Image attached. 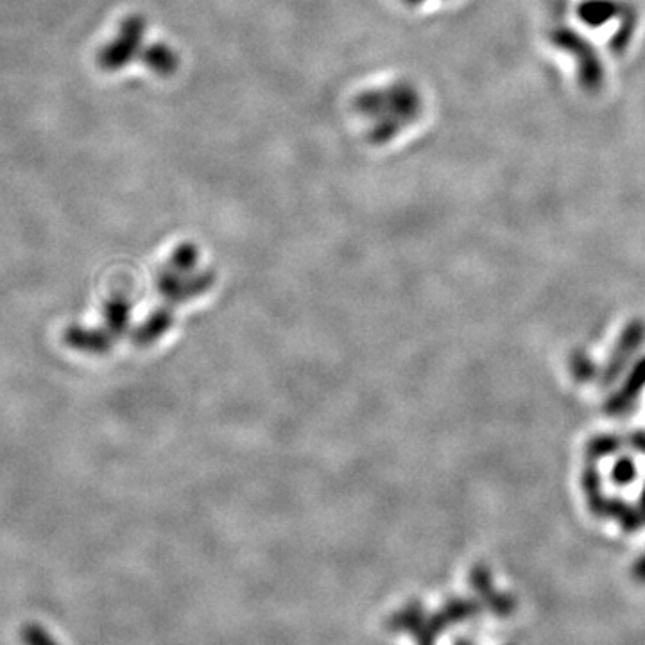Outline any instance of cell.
Wrapping results in <instances>:
<instances>
[{
	"instance_id": "3957f363",
	"label": "cell",
	"mask_w": 645,
	"mask_h": 645,
	"mask_svg": "<svg viewBox=\"0 0 645 645\" xmlns=\"http://www.w3.org/2000/svg\"><path fill=\"white\" fill-rule=\"evenodd\" d=\"M633 576L637 577L640 583H645V556L644 558H640V561L635 565Z\"/></svg>"
},
{
	"instance_id": "277c9868",
	"label": "cell",
	"mask_w": 645,
	"mask_h": 645,
	"mask_svg": "<svg viewBox=\"0 0 645 645\" xmlns=\"http://www.w3.org/2000/svg\"><path fill=\"white\" fill-rule=\"evenodd\" d=\"M457 645H473V644L472 642H470V640H459V642H457Z\"/></svg>"
},
{
	"instance_id": "7a4b0ae2",
	"label": "cell",
	"mask_w": 645,
	"mask_h": 645,
	"mask_svg": "<svg viewBox=\"0 0 645 645\" xmlns=\"http://www.w3.org/2000/svg\"><path fill=\"white\" fill-rule=\"evenodd\" d=\"M146 36V20L142 18H129L128 22L122 27V36L119 38L117 45L110 52V63L112 67H122L126 61L131 60V56L138 49L137 43Z\"/></svg>"
},
{
	"instance_id": "6da1fadb",
	"label": "cell",
	"mask_w": 645,
	"mask_h": 645,
	"mask_svg": "<svg viewBox=\"0 0 645 645\" xmlns=\"http://www.w3.org/2000/svg\"><path fill=\"white\" fill-rule=\"evenodd\" d=\"M470 583H472L473 590L479 595L481 602L484 606L497 615L499 619H506L509 615H513L516 610V601L508 594H500L495 590L493 581H491L490 570L484 567H475L470 576Z\"/></svg>"
},
{
	"instance_id": "5b68a950",
	"label": "cell",
	"mask_w": 645,
	"mask_h": 645,
	"mask_svg": "<svg viewBox=\"0 0 645 645\" xmlns=\"http://www.w3.org/2000/svg\"><path fill=\"white\" fill-rule=\"evenodd\" d=\"M508 645H513V644H508Z\"/></svg>"
}]
</instances>
